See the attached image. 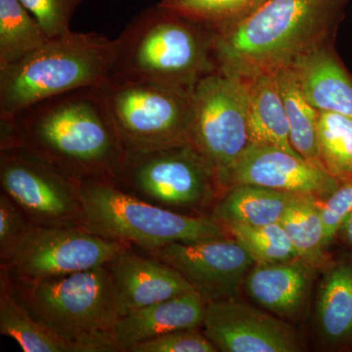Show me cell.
Wrapping results in <instances>:
<instances>
[{
    "label": "cell",
    "mask_w": 352,
    "mask_h": 352,
    "mask_svg": "<svg viewBox=\"0 0 352 352\" xmlns=\"http://www.w3.org/2000/svg\"><path fill=\"white\" fill-rule=\"evenodd\" d=\"M180 273L206 302L235 298L254 258L236 240L173 243L150 252Z\"/></svg>",
    "instance_id": "12"
},
{
    "label": "cell",
    "mask_w": 352,
    "mask_h": 352,
    "mask_svg": "<svg viewBox=\"0 0 352 352\" xmlns=\"http://www.w3.org/2000/svg\"><path fill=\"white\" fill-rule=\"evenodd\" d=\"M0 184L34 226L80 227L78 180L27 148L0 149Z\"/></svg>",
    "instance_id": "11"
},
{
    "label": "cell",
    "mask_w": 352,
    "mask_h": 352,
    "mask_svg": "<svg viewBox=\"0 0 352 352\" xmlns=\"http://www.w3.org/2000/svg\"><path fill=\"white\" fill-rule=\"evenodd\" d=\"M113 182L168 207H204L220 189L207 160L190 144L129 153Z\"/></svg>",
    "instance_id": "8"
},
{
    "label": "cell",
    "mask_w": 352,
    "mask_h": 352,
    "mask_svg": "<svg viewBox=\"0 0 352 352\" xmlns=\"http://www.w3.org/2000/svg\"><path fill=\"white\" fill-rule=\"evenodd\" d=\"M318 150L322 164L330 175L342 180L352 176V118L320 112Z\"/></svg>",
    "instance_id": "26"
},
{
    "label": "cell",
    "mask_w": 352,
    "mask_h": 352,
    "mask_svg": "<svg viewBox=\"0 0 352 352\" xmlns=\"http://www.w3.org/2000/svg\"><path fill=\"white\" fill-rule=\"evenodd\" d=\"M245 78L250 144L271 146L294 156L302 157L292 145L288 119L276 73L263 72Z\"/></svg>",
    "instance_id": "20"
},
{
    "label": "cell",
    "mask_w": 352,
    "mask_h": 352,
    "mask_svg": "<svg viewBox=\"0 0 352 352\" xmlns=\"http://www.w3.org/2000/svg\"><path fill=\"white\" fill-rule=\"evenodd\" d=\"M315 325L324 346L335 351L352 347V252L332 261L317 294Z\"/></svg>",
    "instance_id": "19"
},
{
    "label": "cell",
    "mask_w": 352,
    "mask_h": 352,
    "mask_svg": "<svg viewBox=\"0 0 352 352\" xmlns=\"http://www.w3.org/2000/svg\"><path fill=\"white\" fill-rule=\"evenodd\" d=\"M245 76L217 71L204 76L192 92L189 144L220 176L250 145Z\"/></svg>",
    "instance_id": "9"
},
{
    "label": "cell",
    "mask_w": 352,
    "mask_h": 352,
    "mask_svg": "<svg viewBox=\"0 0 352 352\" xmlns=\"http://www.w3.org/2000/svg\"><path fill=\"white\" fill-rule=\"evenodd\" d=\"M338 236L342 238V242L346 245L349 251L352 252V212L344 220Z\"/></svg>",
    "instance_id": "33"
},
{
    "label": "cell",
    "mask_w": 352,
    "mask_h": 352,
    "mask_svg": "<svg viewBox=\"0 0 352 352\" xmlns=\"http://www.w3.org/2000/svg\"><path fill=\"white\" fill-rule=\"evenodd\" d=\"M78 188L80 227L106 239L153 252L173 243L227 238L215 220L141 201L112 178L78 180Z\"/></svg>",
    "instance_id": "6"
},
{
    "label": "cell",
    "mask_w": 352,
    "mask_h": 352,
    "mask_svg": "<svg viewBox=\"0 0 352 352\" xmlns=\"http://www.w3.org/2000/svg\"><path fill=\"white\" fill-rule=\"evenodd\" d=\"M214 215L226 226H263L280 222L285 210L298 196L289 192L238 185L223 190Z\"/></svg>",
    "instance_id": "22"
},
{
    "label": "cell",
    "mask_w": 352,
    "mask_h": 352,
    "mask_svg": "<svg viewBox=\"0 0 352 352\" xmlns=\"http://www.w3.org/2000/svg\"><path fill=\"white\" fill-rule=\"evenodd\" d=\"M19 206L6 193L0 194V256H4L16 241L31 227Z\"/></svg>",
    "instance_id": "32"
},
{
    "label": "cell",
    "mask_w": 352,
    "mask_h": 352,
    "mask_svg": "<svg viewBox=\"0 0 352 352\" xmlns=\"http://www.w3.org/2000/svg\"><path fill=\"white\" fill-rule=\"evenodd\" d=\"M117 50V39L71 31L0 67V119H11L57 95L100 87L112 74Z\"/></svg>",
    "instance_id": "4"
},
{
    "label": "cell",
    "mask_w": 352,
    "mask_h": 352,
    "mask_svg": "<svg viewBox=\"0 0 352 352\" xmlns=\"http://www.w3.org/2000/svg\"><path fill=\"white\" fill-rule=\"evenodd\" d=\"M312 197L298 196L285 210L280 224L298 252L312 267L327 263L320 205Z\"/></svg>",
    "instance_id": "24"
},
{
    "label": "cell",
    "mask_w": 352,
    "mask_h": 352,
    "mask_svg": "<svg viewBox=\"0 0 352 352\" xmlns=\"http://www.w3.org/2000/svg\"><path fill=\"white\" fill-rule=\"evenodd\" d=\"M50 39L20 0H0V67L19 61Z\"/></svg>",
    "instance_id": "25"
},
{
    "label": "cell",
    "mask_w": 352,
    "mask_h": 352,
    "mask_svg": "<svg viewBox=\"0 0 352 352\" xmlns=\"http://www.w3.org/2000/svg\"><path fill=\"white\" fill-rule=\"evenodd\" d=\"M9 279L30 314L60 337L87 352L118 351L113 330L120 312L107 265L36 281Z\"/></svg>",
    "instance_id": "5"
},
{
    "label": "cell",
    "mask_w": 352,
    "mask_h": 352,
    "mask_svg": "<svg viewBox=\"0 0 352 352\" xmlns=\"http://www.w3.org/2000/svg\"><path fill=\"white\" fill-rule=\"evenodd\" d=\"M17 146L76 180L113 179L126 157L99 87L57 95L0 119V149Z\"/></svg>",
    "instance_id": "1"
},
{
    "label": "cell",
    "mask_w": 352,
    "mask_h": 352,
    "mask_svg": "<svg viewBox=\"0 0 352 352\" xmlns=\"http://www.w3.org/2000/svg\"><path fill=\"white\" fill-rule=\"evenodd\" d=\"M208 302L196 291L139 308L120 316L113 330L118 351L166 333L201 327Z\"/></svg>",
    "instance_id": "16"
},
{
    "label": "cell",
    "mask_w": 352,
    "mask_h": 352,
    "mask_svg": "<svg viewBox=\"0 0 352 352\" xmlns=\"http://www.w3.org/2000/svg\"><path fill=\"white\" fill-rule=\"evenodd\" d=\"M116 39L112 76L192 92L217 71L212 30L160 2L141 11Z\"/></svg>",
    "instance_id": "3"
},
{
    "label": "cell",
    "mask_w": 352,
    "mask_h": 352,
    "mask_svg": "<svg viewBox=\"0 0 352 352\" xmlns=\"http://www.w3.org/2000/svg\"><path fill=\"white\" fill-rule=\"evenodd\" d=\"M0 333L25 352H87L72 344L30 314L14 293L6 270H0Z\"/></svg>",
    "instance_id": "21"
},
{
    "label": "cell",
    "mask_w": 352,
    "mask_h": 352,
    "mask_svg": "<svg viewBox=\"0 0 352 352\" xmlns=\"http://www.w3.org/2000/svg\"><path fill=\"white\" fill-rule=\"evenodd\" d=\"M43 27L48 38H54L71 32L69 24L83 0H20Z\"/></svg>",
    "instance_id": "29"
},
{
    "label": "cell",
    "mask_w": 352,
    "mask_h": 352,
    "mask_svg": "<svg viewBox=\"0 0 352 352\" xmlns=\"http://www.w3.org/2000/svg\"><path fill=\"white\" fill-rule=\"evenodd\" d=\"M127 244L106 239L82 227L32 224L1 258L13 279L36 281L107 265Z\"/></svg>",
    "instance_id": "10"
},
{
    "label": "cell",
    "mask_w": 352,
    "mask_h": 352,
    "mask_svg": "<svg viewBox=\"0 0 352 352\" xmlns=\"http://www.w3.org/2000/svg\"><path fill=\"white\" fill-rule=\"evenodd\" d=\"M351 0H263L232 24L212 30L217 71L241 76L277 72L335 43Z\"/></svg>",
    "instance_id": "2"
},
{
    "label": "cell",
    "mask_w": 352,
    "mask_h": 352,
    "mask_svg": "<svg viewBox=\"0 0 352 352\" xmlns=\"http://www.w3.org/2000/svg\"><path fill=\"white\" fill-rule=\"evenodd\" d=\"M263 0H160L162 6L187 19L219 29L240 20Z\"/></svg>",
    "instance_id": "28"
},
{
    "label": "cell",
    "mask_w": 352,
    "mask_h": 352,
    "mask_svg": "<svg viewBox=\"0 0 352 352\" xmlns=\"http://www.w3.org/2000/svg\"><path fill=\"white\" fill-rule=\"evenodd\" d=\"M312 268L300 258L254 263L245 278L243 288L259 307L280 318H293L307 302Z\"/></svg>",
    "instance_id": "17"
},
{
    "label": "cell",
    "mask_w": 352,
    "mask_h": 352,
    "mask_svg": "<svg viewBox=\"0 0 352 352\" xmlns=\"http://www.w3.org/2000/svg\"><path fill=\"white\" fill-rule=\"evenodd\" d=\"M199 328L183 329L135 344L129 352H217Z\"/></svg>",
    "instance_id": "30"
},
{
    "label": "cell",
    "mask_w": 352,
    "mask_h": 352,
    "mask_svg": "<svg viewBox=\"0 0 352 352\" xmlns=\"http://www.w3.org/2000/svg\"><path fill=\"white\" fill-rule=\"evenodd\" d=\"M223 191L238 185H254L325 200L340 180L302 157L271 146L250 144L219 178Z\"/></svg>",
    "instance_id": "14"
},
{
    "label": "cell",
    "mask_w": 352,
    "mask_h": 352,
    "mask_svg": "<svg viewBox=\"0 0 352 352\" xmlns=\"http://www.w3.org/2000/svg\"><path fill=\"white\" fill-rule=\"evenodd\" d=\"M227 227L256 263H284L300 258L280 222L263 226Z\"/></svg>",
    "instance_id": "27"
},
{
    "label": "cell",
    "mask_w": 352,
    "mask_h": 352,
    "mask_svg": "<svg viewBox=\"0 0 352 352\" xmlns=\"http://www.w3.org/2000/svg\"><path fill=\"white\" fill-rule=\"evenodd\" d=\"M120 317L139 308L194 292L175 268L161 259L143 258L126 245L107 264Z\"/></svg>",
    "instance_id": "15"
},
{
    "label": "cell",
    "mask_w": 352,
    "mask_h": 352,
    "mask_svg": "<svg viewBox=\"0 0 352 352\" xmlns=\"http://www.w3.org/2000/svg\"><path fill=\"white\" fill-rule=\"evenodd\" d=\"M303 94L319 112L352 118V76L335 43L310 51L292 65Z\"/></svg>",
    "instance_id": "18"
},
{
    "label": "cell",
    "mask_w": 352,
    "mask_h": 352,
    "mask_svg": "<svg viewBox=\"0 0 352 352\" xmlns=\"http://www.w3.org/2000/svg\"><path fill=\"white\" fill-rule=\"evenodd\" d=\"M275 73L288 119L292 145L303 159L325 170L318 150L320 112L308 102L291 67Z\"/></svg>",
    "instance_id": "23"
},
{
    "label": "cell",
    "mask_w": 352,
    "mask_h": 352,
    "mask_svg": "<svg viewBox=\"0 0 352 352\" xmlns=\"http://www.w3.org/2000/svg\"><path fill=\"white\" fill-rule=\"evenodd\" d=\"M326 248L338 236L340 227L352 212V176L340 180L338 188L320 203Z\"/></svg>",
    "instance_id": "31"
},
{
    "label": "cell",
    "mask_w": 352,
    "mask_h": 352,
    "mask_svg": "<svg viewBox=\"0 0 352 352\" xmlns=\"http://www.w3.org/2000/svg\"><path fill=\"white\" fill-rule=\"evenodd\" d=\"M203 333L222 352L300 351L296 331L283 318L235 298L208 302Z\"/></svg>",
    "instance_id": "13"
},
{
    "label": "cell",
    "mask_w": 352,
    "mask_h": 352,
    "mask_svg": "<svg viewBox=\"0 0 352 352\" xmlns=\"http://www.w3.org/2000/svg\"><path fill=\"white\" fill-rule=\"evenodd\" d=\"M99 89L126 154L189 144L193 91L112 76Z\"/></svg>",
    "instance_id": "7"
}]
</instances>
